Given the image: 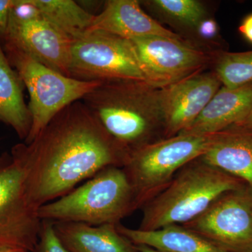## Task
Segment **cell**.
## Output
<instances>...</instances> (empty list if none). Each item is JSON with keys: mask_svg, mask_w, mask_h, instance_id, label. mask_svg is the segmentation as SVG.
<instances>
[{"mask_svg": "<svg viewBox=\"0 0 252 252\" xmlns=\"http://www.w3.org/2000/svg\"><path fill=\"white\" fill-rule=\"evenodd\" d=\"M252 109V83L235 88H220L193 124L179 134L209 135L242 122Z\"/></svg>", "mask_w": 252, "mask_h": 252, "instance_id": "5bb4252c", "label": "cell"}, {"mask_svg": "<svg viewBox=\"0 0 252 252\" xmlns=\"http://www.w3.org/2000/svg\"><path fill=\"white\" fill-rule=\"evenodd\" d=\"M14 0H0V38L5 37Z\"/></svg>", "mask_w": 252, "mask_h": 252, "instance_id": "603a6c76", "label": "cell"}, {"mask_svg": "<svg viewBox=\"0 0 252 252\" xmlns=\"http://www.w3.org/2000/svg\"><path fill=\"white\" fill-rule=\"evenodd\" d=\"M31 2L72 41L87 32L94 16L73 0H31Z\"/></svg>", "mask_w": 252, "mask_h": 252, "instance_id": "d6986e66", "label": "cell"}, {"mask_svg": "<svg viewBox=\"0 0 252 252\" xmlns=\"http://www.w3.org/2000/svg\"><path fill=\"white\" fill-rule=\"evenodd\" d=\"M137 210L135 195L123 167L110 166L86 183L38 209L41 220L91 225L118 224Z\"/></svg>", "mask_w": 252, "mask_h": 252, "instance_id": "277c9868", "label": "cell"}, {"mask_svg": "<svg viewBox=\"0 0 252 252\" xmlns=\"http://www.w3.org/2000/svg\"><path fill=\"white\" fill-rule=\"evenodd\" d=\"M81 101L130 154L152 142L157 127L162 126L160 89L147 83H101Z\"/></svg>", "mask_w": 252, "mask_h": 252, "instance_id": "7a4b0ae2", "label": "cell"}, {"mask_svg": "<svg viewBox=\"0 0 252 252\" xmlns=\"http://www.w3.org/2000/svg\"><path fill=\"white\" fill-rule=\"evenodd\" d=\"M216 73L221 84L235 89L252 83V51L223 53L217 61Z\"/></svg>", "mask_w": 252, "mask_h": 252, "instance_id": "ffe728a7", "label": "cell"}, {"mask_svg": "<svg viewBox=\"0 0 252 252\" xmlns=\"http://www.w3.org/2000/svg\"><path fill=\"white\" fill-rule=\"evenodd\" d=\"M54 223L56 234L69 252H140L137 245L119 233L117 224Z\"/></svg>", "mask_w": 252, "mask_h": 252, "instance_id": "2e32d148", "label": "cell"}, {"mask_svg": "<svg viewBox=\"0 0 252 252\" xmlns=\"http://www.w3.org/2000/svg\"><path fill=\"white\" fill-rule=\"evenodd\" d=\"M137 248L140 252H159L155 249L150 248V247L147 246V245H137Z\"/></svg>", "mask_w": 252, "mask_h": 252, "instance_id": "4316f807", "label": "cell"}, {"mask_svg": "<svg viewBox=\"0 0 252 252\" xmlns=\"http://www.w3.org/2000/svg\"><path fill=\"white\" fill-rule=\"evenodd\" d=\"M149 4L167 18L190 28H197L206 18L205 8L196 0H154Z\"/></svg>", "mask_w": 252, "mask_h": 252, "instance_id": "44dd1931", "label": "cell"}, {"mask_svg": "<svg viewBox=\"0 0 252 252\" xmlns=\"http://www.w3.org/2000/svg\"><path fill=\"white\" fill-rule=\"evenodd\" d=\"M4 39L6 44L69 77L72 40L47 21L31 0H14Z\"/></svg>", "mask_w": 252, "mask_h": 252, "instance_id": "9c48e42d", "label": "cell"}, {"mask_svg": "<svg viewBox=\"0 0 252 252\" xmlns=\"http://www.w3.org/2000/svg\"><path fill=\"white\" fill-rule=\"evenodd\" d=\"M235 126L252 130V109L250 110V112H249L248 115L246 116V117H245L242 122H240L238 124Z\"/></svg>", "mask_w": 252, "mask_h": 252, "instance_id": "484cf974", "label": "cell"}, {"mask_svg": "<svg viewBox=\"0 0 252 252\" xmlns=\"http://www.w3.org/2000/svg\"><path fill=\"white\" fill-rule=\"evenodd\" d=\"M0 252H27L21 249L12 248H0Z\"/></svg>", "mask_w": 252, "mask_h": 252, "instance_id": "83f0119b", "label": "cell"}, {"mask_svg": "<svg viewBox=\"0 0 252 252\" xmlns=\"http://www.w3.org/2000/svg\"><path fill=\"white\" fill-rule=\"evenodd\" d=\"M200 158L252 186V130L233 126L217 132L213 143Z\"/></svg>", "mask_w": 252, "mask_h": 252, "instance_id": "9a60e30c", "label": "cell"}, {"mask_svg": "<svg viewBox=\"0 0 252 252\" xmlns=\"http://www.w3.org/2000/svg\"><path fill=\"white\" fill-rule=\"evenodd\" d=\"M13 152L22 160L28 196L37 209L106 167H124L130 157L81 100L63 109L31 143L16 146Z\"/></svg>", "mask_w": 252, "mask_h": 252, "instance_id": "6da1fadb", "label": "cell"}, {"mask_svg": "<svg viewBox=\"0 0 252 252\" xmlns=\"http://www.w3.org/2000/svg\"><path fill=\"white\" fill-rule=\"evenodd\" d=\"M41 222L28 196L23 162L12 152L0 158V248L36 252Z\"/></svg>", "mask_w": 252, "mask_h": 252, "instance_id": "ba28073f", "label": "cell"}, {"mask_svg": "<svg viewBox=\"0 0 252 252\" xmlns=\"http://www.w3.org/2000/svg\"><path fill=\"white\" fill-rule=\"evenodd\" d=\"M22 81L9 64L0 44V122L16 131L20 138L27 139L32 117L23 97Z\"/></svg>", "mask_w": 252, "mask_h": 252, "instance_id": "ac0fdd59", "label": "cell"}, {"mask_svg": "<svg viewBox=\"0 0 252 252\" xmlns=\"http://www.w3.org/2000/svg\"><path fill=\"white\" fill-rule=\"evenodd\" d=\"M245 185L200 158L181 169L166 188L142 207L138 229L185 224L203 213L222 194Z\"/></svg>", "mask_w": 252, "mask_h": 252, "instance_id": "3957f363", "label": "cell"}, {"mask_svg": "<svg viewBox=\"0 0 252 252\" xmlns=\"http://www.w3.org/2000/svg\"><path fill=\"white\" fill-rule=\"evenodd\" d=\"M239 32L249 41L252 44V14L248 15L238 28Z\"/></svg>", "mask_w": 252, "mask_h": 252, "instance_id": "d4e9b609", "label": "cell"}, {"mask_svg": "<svg viewBox=\"0 0 252 252\" xmlns=\"http://www.w3.org/2000/svg\"><path fill=\"white\" fill-rule=\"evenodd\" d=\"M199 35L205 39H210L215 37L218 33V26L216 21L210 18H205L196 28Z\"/></svg>", "mask_w": 252, "mask_h": 252, "instance_id": "cb8c5ba5", "label": "cell"}, {"mask_svg": "<svg viewBox=\"0 0 252 252\" xmlns=\"http://www.w3.org/2000/svg\"><path fill=\"white\" fill-rule=\"evenodd\" d=\"M149 85L163 89L195 74L207 62L205 54L183 39L147 36L129 39Z\"/></svg>", "mask_w": 252, "mask_h": 252, "instance_id": "8fae6325", "label": "cell"}, {"mask_svg": "<svg viewBox=\"0 0 252 252\" xmlns=\"http://www.w3.org/2000/svg\"><path fill=\"white\" fill-rule=\"evenodd\" d=\"M100 31L126 39L147 36H162L182 39L146 14L137 0H109L103 9L94 15L88 32Z\"/></svg>", "mask_w": 252, "mask_h": 252, "instance_id": "4fadbf2b", "label": "cell"}, {"mask_svg": "<svg viewBox=\"0 0 252 252\" xmlns=\"http://www.w3.org/2000/svg\"><path fill=\"white\" fill-rule=\"evenodd\" d=\"M6 49L30 94L32 126L25 144L31 143L63 109L81 100L100 85L98 81L78 80L64 75L10 44H6Z\"/></svg>", "mask_w": 252, "mask_h": 252, "instance_id": "8992f818", "label": "cell"}, {"mask_svg": "<svg viewBox=\"0 0 252 252\" xmlns=\"http://www.w3.org/2000/svg\"><path fill=\"white\" fill-rule=\"evenodd\" d=\"M69 72L81 81L148 84L131 41L100 31L87 32L72 41Z\"/></svg>", "mask_w": 252, "mask_h": 252, "instance_id": "52a82bcc", "label": "cell"}, {"mask_svg": "<svg viewBox=\"0 0 252 252\" xmlns=\"http://www.w3.org/2000/svg\"><path fill=\"white\" fill-rule=\"evenodd\" d=\"M221 84L216 73L192 74L160 89L164 134L172 137L186 130L199 117Z\"/></svg>", "mask_w": 252, "mask_h": 252, "instance_id": "7c38bea8", "label": "cell"}, {"mask_svg": "<svg viewBox=\"0 0 252 252\" xmlns=\"http://www.w3.org/2000/svg\"><path fill=\"white\" fill-rule=\"evenodd\" d=\"M117 229L134 245H147L159 252H228L183 225L172 224L157 230H142L118 223Z\"/></svg>", "mask_w": 252, "mask_h": 252, "instance_id": "e0dca14e", "label": "cell"}, {"mask_svg": "<svg viewBox=\"0 0 252 252\" xmlns=\"http://www.w3.org/2000/svg\"><path fill=\"white\" fill-rule=\"evenodd\" d=\"M36 252H69L56 234L54 222L42 220Z\"/></svg>", "mask_w": 252, "mask_h": 252, "instance_id": "7402d4cb", "label": "cell"}, {"mask_svg": "<svg viewBox=\"0 0 252 252\" xmlns=\"http://www.w3.org/2000/svg\"><path fill=\"white\" fill-rule=\"evenodd\" d=\"M216 135L178 134L131 152L123 168L132 186L137 209L166 188L181 169L203 157Z\"/></svg>", "mask_w": 252, "mask_h": 252, "instance_id": "5b68a950", "label": "cell"}, {"mask_svg": "<svg viewBox=\"0 0 252 252\" xmlns=\"http://www.w3.org/2000/svg\"><path fill=\"white\" fill-rule=\"evenodd\" d=\"M182 225L228 252H252V186L225 192Z\"/></svg>", "mask_w": 252, "mask_h": 252, "instance_id": "30bf717a", "label": "cell"}]
</instances>
